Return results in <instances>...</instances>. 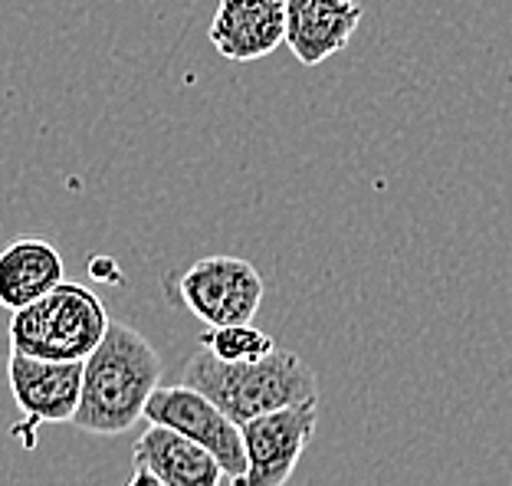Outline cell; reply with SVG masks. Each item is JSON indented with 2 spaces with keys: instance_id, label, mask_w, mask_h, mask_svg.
<instances>
[{
  "instance_id": "cell-8",
  "label": "cell",
  "mask_w": 512,
  "mask_h": 486,
  "mask_svg": "<svg viewBox=\"0 0 512 486\" xmlns=\"http://www.w3.org/2000/svg\"><path fill=\"white\" fill-rule=\"evenodd\" d=\"M211 43L230 63L266 60L286 43L283 0H220L211 20Z\"/></svg>"
},
{
  "instance_id": "cell-10",
  "label": "cell",
  "mask_w": 512,
  "mask_h": 486,
  "mask_svg": "<svg viewBox=\"0 0 512 486\" xmlns=\"http://www.w3.org/2000/svg\"><path fill=\"white\" fill-rule=\"evenodd\" d=\"M135 470H148L165 486H220L227 477L217 460L171 427L148 424L132 447Z\"/></svg>"
},
{
  "instance_id": "cell-2",
  "label": "cell",
  "mask_w": 512,
  "mask_h": 486,
  "mask_svg": "<svg viewBox=\"0 0 512 486\" xmlns=\"http://www.w3.org/2000/svg\"><path fill=\"white\" fill-rule=\"evenodd\" d=\"M181 381L211 398L237 427L293 404L319 401L316 372L289 349H276L247 365H227L207 349H197L184 365Z\"/></svg>"
},
{
  "instance_id": "cell-6",
  "label": "cell",
  "mask_w": 512,
  "mask_h": 486,
  "mask_svg": "<svg viewBox=\"0 0 512 486\" xmlns=\"http://www.w3.org/2000/svg\"><path fill=\"white\" fill-rule=\"evenodd\" d=\"M148 424H161L178 431L181 437H188L197 447H204L211 454L224 477L234 483L247 473V454H243V434L240 427L217 408L211 398H204L201 391H194L191 385H168L158 388L151 395L145 408Z\"/></svg>"
},
{
  "instance_id": "cell-5",
  "label": "cell",
  "mask_w": 512,
  "mask_h": 486,
  "mask_svg": "<svg viewBox=\"0 0 512 486\" xmlns=\"http://www.w3.org/2000/svg\"><path fill=\"white\" fill-rule=\"evenodd\" d=\"M7 385L23 411V421L14 424V437H20L23 447H33L40 424H73L83 391V362H46L10 352Z\"/></svg>"
},
{
  "instance_id": "cell-12",
  "label": "cell",
  "mask_w": 512,
  "mask_h": 486,
  "mask_svg": "<svg viewBox=\"0 0 512 486\" xmlns=\"http://www.w3.org/2000/svg\"><path fill=\"white\" fill-rule=\"evenodd\" d=\"M201 349H207L214 358L227 365H247V362H260L270 352H276L279 345L270 332L256 329L253 322H237V326H217L207 329L201 339H197Z\"/></svg>"
},
{
  "instance_id": "cell-4",
  "label": "cell",
  "mask_w": 512,
  "mask_h": 486,
  "mask_svg": "<svg viewBox=\"0 0 512 486\" xmlns=\"http://www.w3.org/2000/svg\"><path fill=\"white\" fill-rule=\"evenodd\" d=\"M181 303L207 329L253 322L263 306V276L250 260L240 257H204L191 263L178 280Z\"/></svg>"
},
{
  "instance_id": "cell-1",
  "label": "cell",
  "mask_w": 512,
  "mask_h": 486,
  "mask_svg": "<svg viewBox=\"0 0 512 486\" xmlns=\"http://www.w3.org/2000/svg\"><path fill=\"white\" fill-rule=\"evenodd\" d=\"M165 362L138 329L112 322L99 349L83 362V391L73 427L92 437H119L145 418L151 395L161 388Z\"/></svg>"
},
{
  "instance_id": "cell-11",
  "label": "cell",
  "mask_w": 512,
  "mask_h": 486,
  "mask_svg": "<svg viewBox=\"0 0 512 486\" xmlns=\"http://www.w3.org/2000/svg\"><path fill=\"white\" fill-rule=\"evenodd\" d=\"M60 250L40 237H17L0 250V306L17 312L66 280Z\"/></svg>"
},
{
  "instance_id": "cell-3",
  "label": "cell",
  "mask_w": 512,
  "mask_h": 486,
  "mask_svg": "<svg viewBox=\"0 0 512 486\" xmlns=\"http://www.w3.org/2000/svg\"><path fill=\"white\" fill-rule=\"evenodd\" d=\"M112 326L106 303L83 283L63 280L53 293L10 316V352L46 362H86Z\"/></svg>"
},
{
  "instance_id": "cell-7",
  "label": "cell",
  "mask_w": 512,
  "mask_h": 486,
  "mask_svg": "<svg viewBox=\"0 0 512 486\" xmlns=\"http://www.w3.org/2000/svg\"><path fill=\"white\" fill-rule=\"evenodd\" d=\"M316 424L319 401L293 404V408L240 424L247 473L230 486H286L306 454V444L316 434Z\"/></svg>"
},
{
  "instance_id": "cell-9",
  "label": "cell",
  "mask_w": 512,
  "mask_h": 486,
  "mask_svg": "<svg viewBox=\"0 0 512 486\" xmlns=\"http://www.w3.org/2000/svg\"><path fill=\"white\" fill-rule=\"evenodd\" d=\"M286 46L302 66H322L342 53L362 23L358 0H283Z\"/></svg>"
},
{
  "instance_id": "cell-13",
  "label": "cell",
  "mask_w": 512,
  "mask_h": 486,
  "mask_svg": "<svg viewBox=\"0 0 512 486\" xmlns=\"http://www.w3.org/2000/svg\"><path fill=\"white\" fill-rule=\"evenodd\" d=\"M128 486H165V483H161V480H155V477H151V473H148V470H135V477H132V480H128Z\"/></svg>"
}]
</instances>
